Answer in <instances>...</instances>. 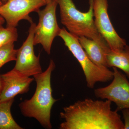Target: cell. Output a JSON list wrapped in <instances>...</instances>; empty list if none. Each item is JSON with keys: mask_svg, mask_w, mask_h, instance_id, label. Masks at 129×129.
I'll use <instances>...</instances> for the list:
<instances>
[{"mask_svg": "<svg viewBox=\"0 0 129 129\" xmlns=\"http://www.w3.org/2000/svg\"><path fill=\"white\" fill-rule=\"evenodd\" d=\"M112 102L85 99L65 107L60 113L63 121L60 129H123L118 111L111 109Z\"/></svg>", "mask_w": 129, "mask_h": 129, "instance_id": "cell-1", "label": "cell"}, {"mask_svg": "<svg viewBox=\"0 0 129 129\" xmlns=\"http://www.w3.org/2000/svg\"><path fill=\"white\" fill-rule=\"evenodd\" d=\"M55 67L54 61L51 60L45 72L33 76L36 83L35 93L30 99H25L19 105L24 116L34 118L42 127L48 129L52 128L51 111L58 101L52 96L51 85L52 73Z\"/></svg>", "mask_w": 129, "mask_h": 129, "instance_id": "cell-2", "label": "cell"}, {"mask_svg": "<svg viewBox=\"0 0 129 129\" xmlns=\"http://www.w3.org/2000/svg\"><path fill=\"white\" fill-rule=\"evenodd\" d=\"M56 1L60 7L61 22L70 33L77 37L84 36L102 45L108 46L95 25L93 0H89V8L85 12L77 9L73 0Z\"/></svg>", "mask_w": 129, "mask_h": 129, "instance_id": "cell-3", "label": "cell"}, {"mask_svg": "<svg viewBox=\"0 0 129 129\" xmlns=\"http://www.w3.org/2000/svg\"><path fill=\"white\" fill-rule=\"evenodd\" d=\"M58 36L79 63L85 76L86 85L93 89L98 82L106 83L113 79V72L108 68L99 67L88 57L79 42L78 37L64 28H61Z\"/></svg>", "mask_w": 129, "mask_h": 129, "instance_id": "cell-4", "label": "cell"}, {"mask_svg": "<svg viewBox=\"0 0 129 129\" xmlns=\"http://www.w3.org/2000/svg\"><path fill=\"white\" fill-rule=\"evenodd\" d=\"M57 5L56 0H53L47 3L44 9L37 13L39 22L35 29L34 44L41 45L48 54H50L53 40L61 29L56 17Z\"/></svg>", "mask_w": 129, "mask_h": 129, "instance_id": "cell-5", "label": "cell"}, {"mask_svg": "<svg viewBox=\"0 0 129 129\" xmlns=\"http://www.w3.org/2000/svg\"><path fill=\"white\" fill-rule=\"evenodd\" d=\"M108 0H93L95 25L111 50H120L124 48L127 44L114 28L108 13Z\"/></svg>", "mask_w": 129, "mask_h": 129, "instance_id": "cell-6", "label": "cell"}, {"mask_svg": "<svg viewBox=\"0 0 129 129\" xmlns=\"http://www.w3.org/2000/svg\"><path fill=\"white\" fill-rule=\"evenodd\" d=\"M47 3L46 0H7L0 6V16L6 22L7 27H16L22 20L33 22L29 14L38 12Z\"/></svg>", "mask_w": 129, "mask_h": 129, "instance_id": "cell-7", "label": "cell"}, {"mask_svg": "<svg viewBox=\"0 0 129 129\" xmlns=\"http://www.w3.org/2000/svg\"><path fill=\"white\" fill-rule=\"evenodd\" d=\"M36 24L30 23L27 39L17 50L16 64L13 69L24 76L30 77L42 73L40 54L37 56L34 50V36Z\"/></svg>", "mask_w": 129, "mask_h": 129, "instance_id": "cell-8", "label": "cell"}, {"mask_svg": "<svg viewBox=\"0 0 129 129\" xmlns=\"http://www.w3.org/2000/svg\"><path fill=\"white\" fill-rule=\"evenodd\" d=\"M113 78L109 85L95 89L94 91L97 98L106 99L114 103L118 111L129 108V82L126 75L113 68Z\"/></svg>", "mask_w": 129, "mask_h": 129, "instance_id": "cell-9", "label": "cell"}, {"mask_svg": "<svg viewBox=\"0 0 129 129\" xmlns=\"http://www.w3.org/2000/svg\"><path fill=\"white\" fill-rule=\"evenodd\" d=\"M2 90L0 103L14 99L18 94L27 93L34 78L24 76L13 69L1 75Z\"/></svg>", "mask_w": 129, "mask_h": 129, "instance_id": "cell-10", "label": "cell"}, {"mask_svg": "<svg viewBox=\"0 0 129 129\" xmlns=\"http://www.w3.org/2000/svg\"><path fill=\"white\" fill-rule=\"evenodd\" d=\"M79 42L88 57L95 64L108 68L107 56L111 50L108 46L104 45L84 36L78 37Z\"/></svg>", "mask_w": 129, "mask_h": 129, "instance_id": "cell-11", "label": "cell"}, {"mask_svg": "<svg viewBox=\"0 0 129 129\" xmlns=\"http://www.w3.org/2000/svg\"><path fill=\"white\" fill-rule=\"evenodd\" d=\"M109 68H116L121 70L129 79V46L126 45L122 50H111L107 56Z\"/></svg>", "mask_w": 129, "mask_h": 129, "instance_id": "cell-12", "label": "cell"}, {"mask_svg": "<svg viewBox=\"0 0 129 129\" xmlns=\"http://www.w3.org/2000/svg\"><path fill=\"white\" fill-rule=\"evenodd\" d=\"M14 99L0 103V129H23L17 123L12 115L11 109Z\"/></svg>", "mask_w": 129, "mask_h": 129, "instance_id": "cell-13", "label": "cell"}, {"mask_svg": "<svg viewBox=\"0 0 129 129\" xmlns=\"http://www.w3.org/2000/svg\"><path fill=\"white\" fill-rule=\"evenodd\" d=\"M18 34L16 27L5 28L0 25V48L17 41Z\"/></svg>", "mask_w": 129, "mask_h": 129, "instance_id": "cell-14", "label": "cell"}, {"mask_svg": "<svg viewBox=\"0 0 129 129\" xmlns=\"http://www.w3.org/2000/svg\"><path fill=\"white\" fill-rule=\"evenodd\" d=\"M14 44L10 43L0 48V69L8 62L16 61L17 50Z\"/></svg>", "mask_w": 129, "mask_h": 129, "instance_id": "cell-15", "label": "cell"}, {"mask_svg": "<svg viewBox=\"0 0 129 129\" xmlns=\"http://www.w3.org/2000/svg\"><path fill=\"white\" fill-rule=\"evenodd\" d=\"M121 111L124 120L123 129H129V108L125 109Z\"/></svg>", "mask_w": 129, "mask_h": 129, "instance_id": "cell-16", "label": "cell"}, {"mask_svg": "<svg viewBox=\"0 0 129 129\" xmlns=\"http://www.w3.org/2000/svg\"><path fill=\"white\" fill-rule=\"evenodd\" d=\"M5 22V19L1 16H0V25H3Z\"/></svg>", "mask_w": 129, "mask_h": 129, "instance_id": "cell-17", "label": "cell"}, {"mask_svg": "<svg viewBox=\"0 0 129 129\" xmlns=\"http://www.w3.org/2000/svg\"><path fill=\"white\" fill-rule=\"evenodd\" d=\"M2 85L1 80V74H0V93L2 90Z\"/></svg>", "mask_w": 129, "mask_h": 129, "instance_id": "cell-18", "label": "cell"}, {"mask_svg": "<svg viewBox=\"0 0 129 129\" xmlns=\"http://www.w3.org/2000/svg\"><path fill=\"white\" fill-rule=\"evenodd\" d=\"M1 1L3 3H4L6 2L7 0H1Z\"/></svg>", "mask_w": 129, "mask_h": 129, "instance_id": "cell-19", "label": "cell"}, {"mask_svg": "<svg viewBox=\"0 0 129 129\" xmlns=\"http://www.w3.org/2000/svg\"><path fill=\"white\" fill-rule=\"evenodd\" d=\"M3 4V3L2 2L1 0H0V6H1Z\"/></svg>", "mask_w": 129, "mask_h": 129, "instance_id": "cell-20", "label": "cell"}, {"mask_svg": "<svg viewBox=\"0 0 129 129\" xmlns=\"http://www.w3.org/2000/svg\"><path fill=\"white\" fill-rule=\"evenodd\" d=\"M46 1L47 3L50 2V1H53V0H46Z\"/></svg>", "mask_w": 129, "mask_h": 129, "instance_id": "cell-21", "label": "cell"}]
</instances>
